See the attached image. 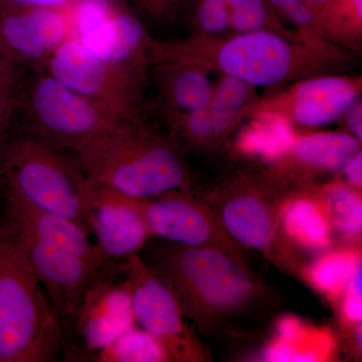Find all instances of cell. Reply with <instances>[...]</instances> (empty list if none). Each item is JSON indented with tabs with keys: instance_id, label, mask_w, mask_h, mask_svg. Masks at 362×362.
<instances>
[{
	"instance_id": "484cf974",
	"label": "cell",
	"mask_w": 362,
	"mask_h": 362,
	"mask_svg": "<svg viewBox=\"0 0 362 362\" xmlns=\"http://www.w3.org/2000/svg\"><path fill=\"white\" fill-rule=\"evenodd\" d=\"M97 362H168V351L156 338L138 326H131L95 354Z\"/></svg>"
},
{
	"instance_id": "836d02e7",
	"label": "cell",
	"mask_w": 362,
	"mask_h": 362,
	"mask_svg": "<svg viewBox=\"0 0 362 362\" xmlns=\"http://www.w3.org/2000/svg\"><path fill=\"white\" fill-rule=\"evenodd\" d=\"M25 73L7 61L0 52V94L18 90Z\"/></svg>"
},
{
	"instance_id": "277c9868",
	"label": "cell",
	"mask_w": 362,
	"mask_h": 362,
	"mask_svg": "<svg viewBox=\"0 0 362 362\" xmlns=\"http://www.w3.org/2000/svg\"><path fill=\"white\" fill-rule=\"evenodd\" d=\"M147 264L175 298L183 315L202 330L242 308L259 291L251 271L214 250L173 243Z\"/></svg>"
},
{
	"instance_id": "9c48e42d",
	"label": "cell",
	"mask_w": 362,
	"mask_h": 362,
	"mask_svg": "<svg viewBox=\"0 0 362 362\" xmlns=\"http://www.w3.org/2000/svg\"><path fill=\"white\" fill-rule=\"evenodd\" d=\"M361 76H313L259 97L250 107L247 119H277L292 130L315 129L341 120L361 101Z\"/></svg>"
},
{
	"instance_id": "8fae6325",
	"label": "cell",
	"mask_w": 362,
	"mask_h": 362,
	"mask_svg": "<svg viewBox=\"0 0 362 362\" xmlns=\"http://www.w3.org/2000/svg\"><path fill=\"white\" fill-rule=\"evenodd\" d=\"M124 270L132 293L136 324L163 345L171 361H206V351L185 322L180 305L148 264L133 255L126 259Z\"/></svg>"
},
{
	"instance_id": "7c38bea8",
	"label": "cell",
	"mask_w": 362,
	"mask_h": 362,
	"mask_svg": "<svg viewBox=\"0 0 362 362\" xmlns=\"http://www.w3.org/2000/svg\"><path fill=\"white\" fill-rule=\"evenodd\" d=\"M259 97L255 86L220 76L206 106L187 115L163 119L164 123L181 147L199 151L220 148L247 120L250 107Z\"/></svg>"
},
{
	"instance_id": "74e56055",
	"label": "cell",
	"mask_w": 362,
	"mask_h": 362,
	"mask_svg": "<svg viewBox=\"0 0 362 362\" xmlns=\"http://www.w3.org/2000/svg\"><path fill=\"white\" fill-rule=\"evenodd\" d=\"M330 0H306L307 4L310 7L312 13H313L314 16H315L317 26H318L319 21H320L323 11H325L326 6H327L328 2Z\"/></svg>"
},
{
	"instance_id": "ba28073f",
	"label": "cell",
	"mask_w": 362,
	"mask_h": 362,
	"mask_svg": "<svg viewBox=\"0 0 362 362\" xmlns=\"http://www.w3.org/2000/svg\"><path fill=\"white\" fill-rule=\"evenodd\" d=\"M44 70L62 84L128 119L142 118L151 69L99 58L77 39H66Z\"/></svg>"
},
{
	"instance_id": "ffe728a7",
	"label": "cell",
	"mask_w": 362,
	"mask_h": 362,
	"mask_svg": "<svg viewBox=\"0 0 362 362\" xmlns=\"http://www.w3.org/2000/svg\"><path fill=\"white\" fill-rule=\"evenodd\" d=\"M153 40L134 13L119 7L103 25L78 40L105 61L151 69L150 49Z\"/></svg>"
},
{
	"instance_id": "2e32d148",
	"label": "cell",
	"mask_w": 362,
	"mask_h": 362,
	"mask_svg": "<svg viewBox=\"0 0 362 362\" xmlns=\"http://www.w3.org/2000/svg\"><path fill=\"white\" fill-rule=\"evenodd\" d=\"M87 349L98 352L134 325L132 293L127 280L104 279L86 292L74 318Z\"/></svg>"
},
{
	"instance_id": "603a6c76",
	"label": "cell",
	"mask_w": 362,
	"mask_h": 362,
	"mask_svg": "<svg viewBox=\"0 0 362 362\" xmlns=\"http://www.w3.org/2000/svg\"><path fill=\"white\" fill-rule=\"evenodd\" d=\"M318 26L330 44L356 54L361 52L362 0H330Z\"/></svg>"
},
{
	"instance_id": "52a82bcc",
	"label": "cell",
	"mask_w": 362,
	"mask_h": 362,
	"mask_svg": "<svg viewBox=\"0 0 362 362\" xmlns=\"http://www.w3.org/2000/svg\"><path fill=\"white\" fill-rule=\"evenodd\" d=\"M289 192L266 169H242L226 177L204 202L233 240L281 263L287 254L281 209Z\"/></svg>"
},
{
	"instance_id": "d6986e66",
	"label": "cell",
	"mask_w": 362,
	"mask_h": 362,
	"mask_svg": "<svg viewBox=\"0 0 362 362\" xmlns=\"http://www.w3.org/2000/svg\"><path fill=\"white\" fill-rule=\"evenodd\" d=\"M162 118L183 116L204 108L214 89L209 71L195 64L168 61L151 66Z\"/></svg>"
},
{
	"instance_id": "6da1fadb",
	"label": "cell",
	"mask_w": 362,
	"mask_h": 362,
	"mask_svg": "<svg viewBox=\"0 0 362 362\" xmlns=\"http://www.w3.org/2000/svg\"><path fill=\"white\" fill-rule=\"evenodd\" d=\"M354 56L352 52L326 54L303 40L257 30L226 37L192 33L173 42L153 40L150 63L152 66L161 62H188L271 93L301 78L342 73Z\"/></svg>"
},
{
	"instance_id": "ac0fdd59",
	"label": "cell",
	"mask_w": 362,
	"mask_h": 362,
	"mask_svg": "<svg viewBox=\"0 0 362 362\" xmlns=\"http://www.w3.org/2000/svg\"><path fill=\"white\" fill-rule=\"evenodd\" d=\"M6 218L37 239L77 255L93 265L107 269V258L89 240V232L75 221L39 209L13 192L4 190Z\"/></svg>"
},
{
	"instance_id": "e0dca14e",
	"label": "cell",
	"mask_w": 362,
	"mask_h": 362,
	"mask_svg": "<svg viewBox=\"0 0 362 362\" xmlns=\"http://www.w3.org/2000/svg\"><path fill=\"white\" fill-rule=\"evenodd\" d=\"M88 226L97 247L111 261L137 254L151 235L141 214L122 195L97 187Z\"/></svg>"
},
{
	"instance_id": "8d00e7d4",
	"label": "cell",
	"mask_w": 362,
	"mask_h": 362,
	"mask_svg": "<svg viewBox=\"0 0 362 362\" xmlns=\"http://www.w3.org/2000/svg\"><path fill=\"white\" fill-rule=\"evenodd\" d=\"M345 128L346 133L354 136L359 141H362V104L361 101L357 102L354 107L344 116Z\"/></svg>"
},
{
	"instance_id": "83f0119b",
	"label": "cell",
	"mask_w": 362,
	"mask_h": 362,
	"mask_svg": "<svg viewBox=\"0 0 362 362\" xmlns=\"http://www.w3.org/2000/svg\"><path fill=\"white\" fill-rule=\"evenodd\" d=\"M279 18L294 30L304 42L326 54H347L346 49L323 39L306 0H267Z\"/></svg>"
},
{
	"instance_id": "d6a6232c",
	"label": "cell",
	"mask_w": 362,
	"mask_h": 362,
	"mask_svg": "<svg viewBox=\"0 0 362 362\" xmlns=\"http://www.w3.org/2000/svg\"><path fill=\"white\" fill-rule=\"evenodd\" d=\"M18 90L0 94V145L6 138V132L18 114Z\"/></svg>"
},
{
	"instance_id": "7402d4cb",
	"label": "cell",
	"mask_w": 362,
	"mask_h": 362,
	"mask_svg": "<svg viewBox=\"0 0 362 362\" xmlns=\"http://www.w3.org/2000/svg\"><path fill=\"white\" fill-rule=\"evenodd\" d=\"M361 263V249L343 247L326 252L304 270V278L330 301H339L350 278Z\"/></svg>"
},
{
	"instance_id": "f546056e",
	"label": "cell",
	"mask_w": 362,
	"mask_h": 362,
	"mask_svg": "<svg viewBox=\"0 0 362 362\" xmlns=\"http://www.w3.org/2000/svg\"><path fill=\"white\" fill-rule=\"evenodd\" d=\"M192 11V33L209 37L230 35V13L226 0H194Z\"/></svg>"
},
{
	"instance_id": "5b68a950",
	"label": "cell",
	"mask_w": 362,
	"mask_h": 362,
	"mask_svg": "<svg viewBox=\"0 0 362 362\" xmlns=\"http://www.w3.org/2000/svg\"><path fill=\"white\" fill-rule=\"evenodd\" d=\"M0 182L4 190L89 232L95 185L71 154L28 132L4 139L0 145Z\"/></svg>"
},
{
	"instance_id": "3957f363",
	"label": "cell",
	"mask_w": 362,
	"mask_h": 362,
	"mask_svg": "<svg viewBox=\"0 0 362 362\" xmlns=\"http://www.w3.org/2000/svg\"><path fill=\"white\" fill-rule=\"evenodd\" d=\"M62 344L61 321L13 223L0 220V362L54 361Z\"/></svg>"
},
{
	"instance_id": "44dd1931",
	"label": "cell",
	"mask_w": 362,
	"mask_h": 362,
	"mask_svg": "<svg viewBox=\"0 0 362 362\" xmlns=\"http://www.w3.org/2000/svg\"><path fill=\"white\" fill-rule=\"evenodd\" d=\"M281 230L288 244L308 251L331 246L329 211L315 185L290 190L281 209Z\"/></svg>"
},
{
	"instance_id": "d4e9b609",
	"label": "cell",
	"mask_w": 362,
	"mask_h": 362,
	"mask_svg": "<svg viewBox=\"0 0 362 362\" xmlns=\"http://www.w3.org/2000/svg\"><path fill=\"white\" fill-rule=\"evenodd\" d=\"M337 349L334 335L327 328L309 327L308 331L294 342L278 338L263 351V361L270 362L326 361L332 358Z\"/></svg>"
},
{
	"instance_id": "cb8c5ba5",
	"label": "cell",
	"mask_w": 362,
	"mask_h": 362,
	"mask_svg": "<svg viewBox=\"0 0 362 362\" xmlns=\"http://www.w3.org/2000/svg\"><path fill=\"white\" fill-rule=\"evenodd\" d=\"M329 211L332 232L343 239L361 240L362 232L361 190L345 181L335 180L322 187L315 185Z\"/></svg>"
},
{
	"instance_id": "4316f807",
	"label": "cell",
	"mask_w": 362,
	"mask_h": 362,
	"mask_svg": "<svg viewBox=\"0 0 362 362\" xmlns=\"http://www.w3.org/2000/svg\"><path fill=\"white\" fill-rule=\"evenodd\" d=\"M230 35L271 30L293 40H303L279 18L267 0H226Z\"/></svg>"
},
{
	"instance_id": "9a60e30c",
	"label": "cell",
	"mask_w": 362,
	"mask_h": 362,
	"mask_svg": "<svg viewBox=\"0 0 362 362\" xmlns=\"http://www.w3.org/2000/svg\"><path fill=\"white\" fill-rule=\"evenodd\" d=\"M361 150V141L346 132L295 135L290 146L268 163L267 173L290 190L311 187L321 176L341 173Z\"/></svg>"
},
{
	"instance_id": "5bb4252c",
	"label": "cell",
	"mask_w": 362,
	"mask_h": 362,
	"mask_svg": "<svg viewBox=\"0 0 362 362\" xmlns=\"http://www.w3.org/2000/svg\"><path fill=\"white\" fill-rule=\"evenodd\" d=\"M68 28L61 9L0 4V52L21 71L44 70Z\"/></svg>"
},
{
	"instance_id": "e575fe53",
	"label": "cell",
	"mask_w": 362,
	"mask_h": 362,
	"mask_svg": "<svg viewBox=\"0 0 362 362\" xmlns=\"http://www.w3.org/2000/svg\"><path fill=\"white\" fill-rule=\"evenodd\" d=\"M341 173L346 181L352 187L361 190L362 187V152H357L345 164Z\"/></svg>"
},
{
	"instance_id": "d590c367",
	"label": "cell",
	"mask_w": 362,
	"mask_h": 362,
	"mask_svg": "<svg viewBox=\"0 0 362 362\" xmlns=\"http://www.w3.org/2000/svg\"><path fill=\"white\" fill-rule=\"evenodd\" d=\"M74 0H0V4L18 7H35V8L61 9L70 6Z\"/></svg>"
},
{
	"instance_id": "4dcf8cb0",
	"label": "cell",
	"mask_w": 362,
	"mask_h": 362,
	"mask_svg": "<svg viewBox=\"0 0 362 362\" xmlns=\"http://www.w3.org/2000/svg\"><path fill=\"white\" fill-rule=\"evenodd\" d=\"M150 18L161 23L175 21L182 0H132Z\"/></svg>"
},
{
	"instance_id": "8992f818",
	"label": "cell",
	"mask_w": 362,
	"mask_h": 362,
	"mask_svg": "<svg viewBox=\"0 0 362 362\" xmlns=\"http://www.w3.org/2000/svg\"><path fill=\"white\" fill-rule=\"evenodd\" d=\"M18 113L25 119L26 132L71 156L139 120L108 110L45 70L23 76L18 90Z\"/></svg>"
},
{
	"instance_id": "1f68e13d",
	"label": "cell",
	"mask_w": 362,
	"mask_h": 362,
	"mask_svg": "<svg viewBox=\"0 0 362 362\" xmlns=\"http://www.w3.org/2000/svg\"><path fill=\"white\" fill-rule=\"evenodd\" d=\"M342 324L346 327L356 326L362 320V295L344 290L340 299Z\"/></svg>"
},
{
	"instance_id": "30bf717a",
	"label": "cell",
	"mask_w": 362,
	"mask_h": 362,
	"mask_svg": "<svg viewBox=\"0 0 362 362\" xmlns=\"http://www.w3.org/2000/svg\"><path fill=\"white\" fill-rule=\"evenodd\" d=\"M124 199L141 214L150 235L181 246L223 252L249 270L244 247L228 235L204 199L190 190H171L147 199Z\"/></svg>"
},
{
	"instance_id": "4fadbf2b",
	"label": "cell",
	"mask_w": 362,
	"mask_h": 362,
	"mask_svg": "<svg viewBox=\"0 0 362 362\" xmlns=\"http://www.w3.org/2000/svg\"><path fill=\"white\" fill-rule=\"evenodd\" d=\"M11 223L21 250L44 287L59 321L74 322L86 292L101 280V272L106 269L93 265L73 252L37 239L13 221Z\"/></svg>"
},
{
	"instance_id": "f1b7e54d",
	"label": "cell",
	"mask_w": 362,
	"mask_h": 362,
	"mask_svg": "<svg viewBox=\"0 0 362 362\" xmlns=\"http://www.w3.org/2000/svg\"><path fill=\"white\" fill-rule=\"evenodd\" d=\"M272 120L271 126L252 127L242 133L238 139V150L245 156L261 157L266 162L280 156L290 146L295 134L287 124L277 119Z\"/></svg>"
},
{
	"instance_id": "7a4b0ae2",
	"label": "cell",
	"mask_w": 362,
	"mask_h": 362,
	"mask_svg": "<svg viewBox=\"0 0 362 362\" xmlns=\"http://www.w3.org/2000/svg\"><path fill=\"white\" fill-rule=\"evenodd\" d=\"M74 157L95 187L131 199L190 190L180 145L143 118L99 138Z\"/></svg>"
}]
</instances>
